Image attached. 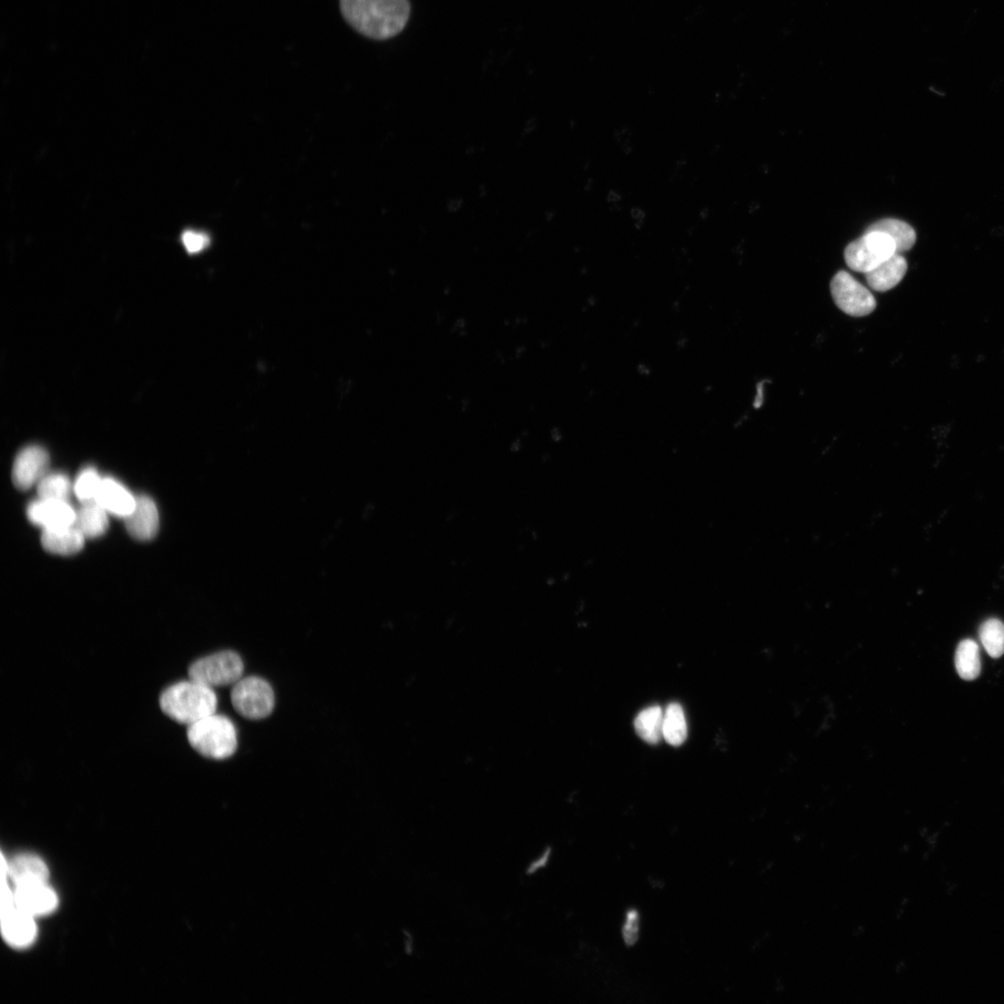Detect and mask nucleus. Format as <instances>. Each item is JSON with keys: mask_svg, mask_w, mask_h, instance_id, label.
Segmentation results:
<instances>
[{"mask_svg": "<svg viewBox=\"0 0 1004 1004\" xmlns=\"http://www.w3.org/2000/svg\"><path fill=\"white\" fill-rule=\"evenodd\" d=\"M641 915L637 909L630 908L625 913L622 935L627 947H633L640 938Z\"/></svg>", "mask_w": 1004, "mask_h": 1004, "instance_id": "393cba45", "label": "nucleus"}, {"mask_svg": "<svg viewBox=\"0 0 1004 1004\" xmlns=\"http://www.w3.org/2000/svg\"><path fill=\"white\" fill-rule=\"evenodd\" d=\"M957 670L963 679L972 681L981 673V658L978 644L972 639L962 641L956 654Z\"/></svg>", "mask_w": 1004, "mask_h": 1004, "instance_id": "aec40b11", "label": "nucleus"}, {"mask_svg": "<svg viewBox=\"0 0 1004 1004\" xmlns=\"http://www.w3.org/2000/svg\"><path fill=\"white\" fill-rule=\"evenodd\" d=\"M979 637L991 658L998 659L1004 654V624L1000 621H986L980 627Z\"/></svg>", "mask_w": 1004, "mask_h": 1004, "instance_id": "5701e85b", "label": "nucleus"}, {"mask_svg": "<svg viewBox=\"0 0 1004 1004\" xmlns=\"http://www.w3.org/2000/svg\"><path fill=\"white\" fill-rule=\"evenodd\" d=\"M345 21L361 35L385 40L406 27L410 16L409 0H340Z\"/></svg>", "mask_w": 1004, "mask_h": 1004, "instance_id": "f257e3e1", "label": "nucleus"}, {"mask_svg": "<svg viewBox=\"0 0 1004 1004\" xmlns=\"http://www.w3.org/2000/svg\"><path fill=\"white\" fill-rule=\"evenodd\" d=\"M96 501L110 515L125 520L134 510L137 497L133 496L125 486L116 479L104 477Z\"/></svg>", "mask_w": 1004, "mask_h": 1004, "instance_id": "f8f14e48", "label": "nucleus"}, {"mask_svg": "<svg viewBox=\"0 0 1004 1004\" xmlns=\"http://www.w3.org/2000/svg\"><path fill=\"white\" fill-rule=\"evenodd\" d=\"M125 522L129 534L135 539H154L160 529V514L155 501L148 496L137 497L135 508Z\"/></svg>", "mask_w": 1004, "mask_h": 1004, "instance_id": "9b49d317", "label": "nucleus"}, {"mask_svg": "<svg viewBox=\"0 0 1004 1004\" xmlns=\"http://www.w3.org/2000/svg\"><path fill=\"white\" fill-rule=\"evenodd\" d=\"M74 526L86 539H97L110 528V514L96 500L84 502L77 510Z\"/></svg>", "mask_w": 1004, "mask_h": 1004, "instance_id": "dca6fc26", "label": "nucleus"}, {"mask_svg": "<svg viewBox=\"0 0 1004 1004\" xmlns=\"http://www.w3.org/2000/svg\"><path fill=\"white\" fill-rule=\"evenodd\" d=\"M908 264L900 254H895L865 274L869 286L876 291L885 292L896 287L906 276Z\"/></svg>", "mask_w": 1004, "mask_h": 1004, "instance_id": "2eb2a0df", "label": "nucleus"}, {"mask_svg": "<svg viewBox=\"0 0 1004 1004\" xmlns=\"http://www.w3.org/2000/svg\"><path fill=\"white\" fill-rule=\"evenodd\" d=\"M244 664L237 653L227 650L194 662L189 678L212 688L234 685L243 676Z\"/></svg>", "mask_w": 1004, "mask_h": 1004, "instance_id": "39448f33", "label": "nucleus"}, {"mask_svg": "<svg viewBox=\"0 0 1004 1004\" xmlns=\"http://www.w3.org/2000/svg\"><path fill=\"white\" fill-rule=\"evenodd\" d=\"M160 706L171 719L189 727L216 714L218 698L214 688L189 678L165 689Z\"/></svg>", "mask_w": 1004, "mask_h": 1004, "instance_id": "f03ea898", "label": "nucleus"}, {"mask_svg": "<svg viewBox=\"0 0 1004 1004\" xmlns=\"http://www.w3.org/2000/svg\"><path fill=\"white\" fill-rule=\"evenodd\" d=\"M8 877L16 886L47 883L48 869L37 856L22 855L8 863Z\"/></svg>", "mask_w": 1004, "mask_h": 1004, "instance_id": "f3484780", "label": "nucleus"}, {"mask_svg": "<svg viewBox=\"0 0 1004 1004\" xmlns=\"http://www.w3.org/2000/svg\"><path fill=\"white\" fill-rule=\"evenodd\" d=\"M39 498L69 501L74 484L63 473H47L37 485Z\"/></svg>", "mask_w": 1004, "mask_h": 1004, "instance_id": "412c9836", "label": "nucleus"}, {"mask_svg": "<svg viewBox=\"0 0 1004 1004\" xmlns=\"http://www.w3.org/2000/svg\"><path fill=\"white\" fill-rule=\"evenodd\" d=\"M16 905L33 917L52 914L58 906L56 892L47 883L16 886Z\"/></svg>", "mask_w": 1004, "mask_h": 1004, "instance_id": "9d476101", "label": "nucleus"}, {"mask_svg": "<svg viewBox=\"0 0 1004 1004\" xmlns=\"http://www.w3.org/2000/svg\"><path fill=\"white\" fill-rule=\"evenodd\" d=\"M831 291L835 305L853 318H863L876 309L873 293L845 271L838 272L831 280Z\"/></svg>", "mask_w": 1004, "mask_h": 1004, "instance_id": "0eeeda50", "label": "nucleus"}, {"mask_svg": "<svg viewBox=\"0 0 1004 1004\" xmlns=\"http://www.w3.org/2000/svg\"><path fill=\"white\" fill-rule=\"evenodd\" d=\"M49 456L39 445H28L23 448L16 458L13 468V482L20 490H27L48 473Z\"/></svg>", "mask_w": 1004, "mask_h": 1004, "instance_id": "6e6552de", "label": "nucleus"}, {"mask_svg": "<svg viewBox=\"0 0 1004 1004\" xmlns=\"http://www.w3.org/2000/svg\"><path fill=\"white\" fill-rule=\"evenodd\" d=\"M86 538L73 525L70 527L43 529L41 544L43 548L58 556H73L80 551Z\"/></svg>", "mask_w": 1004, "mask_h": 1004, "instance_id": "4468645a", "label": "nucleus"}, {"mask_svg": "<svg viewBox=\"0 0 1004 1004\" xmlns=\"http://www.w3.org/2000/svg\"><path fill=\"white\" fill-rule=\"evenodd\" d=\"M866 232H879L888 235L894 243L896 254L910 250L916 242V232L907 223L896 219H884L871 225Z\"/></svg>", "mask_w": 1004, "mask_h": 1004, "instance_id": "a211bd4d", "label": "nucleus"}, {"mask_svg": "<svg viewBox=\"0 0 1004 1004\" xmlns=\"http://www.w3.org/2000/svg\"><path fill=\"white\" fill-rule=\"evenodd\" d=\"M187 739L199 755L214 760L231 758L237 748V733L226 716L214 714L187 728Z\"/></svg>", "mask_w": 1004, "mask_h": 1004, "instance_id": "7ed1b4c3", "label": "nucleus"}, {"mask_svg": "<svg viewBox=\"0 0 1004 1004\" xmlns=\"http://www.w3.org/2000/svg\"><path fill=\"white\" fill-rule=\"evenodd\" d=\"M182 242L189 255H196L208 247L210 237L203 232L187 230L182 235Z\"/></svg>", "mask_w": 1004, "mask_h": 1004, "instance_id": "a878e982", "label": "nucleus"}, {"mask_svg": "<svg viewBox=\"0 0 1004 1004\" xmlns=\"http://www.w3.org/2000/svg\"><path fill=\"white\" fill-rule=\"evenodd\" d=\"M34 918L17 907L2 913V929L6 941L16 947L32 944L37 936Z\"/></svg>", "mask_w": 1004, "mask_h": 1004, "instance_id": "ddd939ff", "label": "nucleus"}, {"mask_svg": "<svg viewBox=\"0 0 1004 1004\" xmlns=\"http://www.w3.org/2000/svg\"><path fill=\"white\" fill-rule=\"evenodd\" d=\"M631 214H632V219H633L636 228L640 229L643 226V225L644 224V220H645L644 212L640 210V209L635 208V209H633L631 211Z\"/></svg>", "mask_w": 1004, "mask_h": 1004, "instance_id": "bb28decb", "label": "nucleus"}, {"mask_svg": "<svg viewBox=\"0 0 1004 1004\" xmlns=\"http://www.w3.org/2000/svg\"><path fill=\"white\" fill-rule=\"evenodd\" d=\"M231 701L236 713L249 720L267 718L275 708L272 686L265 679L256 676L241 678L235 684Z\"/></svg>", "mask_w": 1004, "mask_h": 1004, "instance_id": "20e7f679", "label": "nucleus"}, {"mask_svg": "<svg viewBox=\"0 0 1004 1004\" xmlns=\"http://www.w3.org/2000/svg\"><path fill=\"white\" fill-rule=\"evenodd\" d=\"M77 510L69 501L37 498L27 507L29 521L42 529L70 527L75 524Z\"/></svg>", "mask_w": 1004, "mask_h": 1004, "instance_id": "1a4fd4ad", "label": "nucleus"}, {"mask_svg": "<svg viewBox=\"0 0 1004 1004\" xmlns=\"http://www.w3.org/2000/svg\"><path fill=\"white\" fill-rule=\"evenodd\" d=\"M895 254L894 243L888 235L866 232L846 246L844 260L851 270L867 274Z\"/></svg>", "mask_w": 1004, "mask_h": 1004, "instance_id": "423d86ee", "label": "nucleus"}, {"mask_svg": "<svg viewBox=\"0 0 1004 1004\" xmlns=\"http://www.w3.org/2000/svg\"><path fill=\"white\" fill-rule=\"evenodd\" d=\"M687 737V724L678 703H671L664 713V738L672 746L682 745Z\"/></svg>", "mask_w": 1004, "mask_h": 1004, "instance_id": "4be33fe9", "label": "nucleus"}, {"mask_svg": "<svg viewBox=\"0 0 1004 1004\" xmlns=\"http://www.w3.org/2000/svg\"><path fill=\"white\" fill-rule=\"evenodd\" d=\"M664 720L663 709L660 706H652L637 716L634 720V728L645 742L657 744L664 737Z\"/></svg>", "mask_w": 1004, "mask_h": 1004, "instance_id": "6ab92c4d", "label": "nucleus"}, {"mask_svg": "<svg viewBox=\"0 0 1004 1004\" xmlns=\"http://www.w3.org/2000/svg\"><path fill=\"white\" fill-rule=\"evenodd\" d=\"M103 478L93 467L84 468L79 473L74 483V494L80 504L96 500Z\"/></svg>", "mask_w": 1004, "mask_h": 1004, "instance_id": "b1692460", "label": "nucleus"}]
</instances>
